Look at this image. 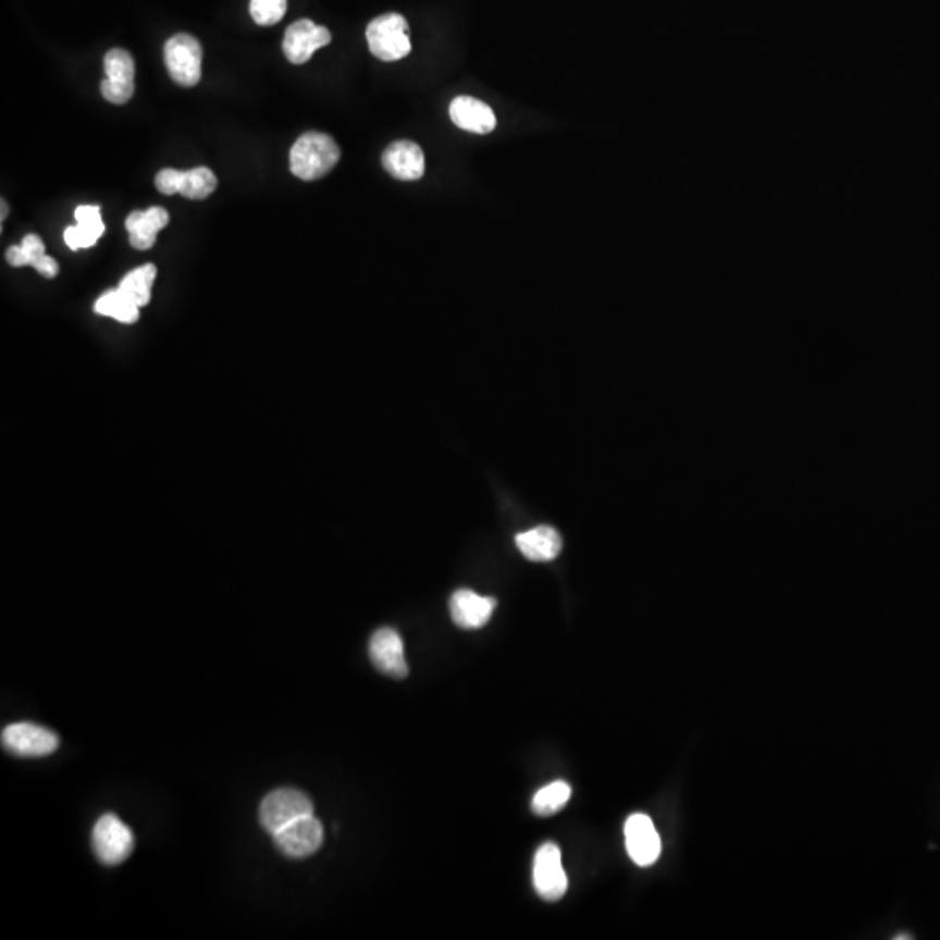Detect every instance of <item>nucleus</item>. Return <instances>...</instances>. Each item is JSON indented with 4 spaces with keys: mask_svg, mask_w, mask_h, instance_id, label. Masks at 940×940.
I'll return each instance as SVG.
<instances>
[{
    "mask_svg": "<svg viewBox=\"0 0 940 940\" xmlns=\"http://www.w3.org/2000/svg\"><path fill=\"white\" fill-rule=\"evenodd\" d=\"M571 788L562 780L548 783L545 788L540 789L531 801V809L539 817H551L557 814L562 806L570 801Z\"/></svg>",
    "mask_w": 940,
    "mask_h": 940,
    "instance_id": "nucleus-22",
    "label": "nucleus"
},
{
    "mask_svg": "<svg viewBox=\"0 0 940 940\" xmlns=\"http://www.w3.org/2000/svg\"><path fill=\"white\" fill-rule=\"evenodd\" d=\"M382 164L392 178L415 182L425 173V157L422 148L413 141H396L388 145L382 156Z\"/></svg>",
    "mask_w": 940,
    "mask_h": 940,
    "instance_id": "nucleus-13",
    "label": "nucleus"
},
{
    "mask_svg": "<svg viewBox=\"0 0 940 940\" xmlns=\"http://www.w3.org/2000/svg\"><path fill=\"white\" fill-rule=\"evenodd\" d=\"M77 225L66 226L65 243L72 251L92 248L104 234L100 206L84 205L75 209Z\"/></svg>",
    "mask_w": 940,
    "mask_h": 940,
    "instance_id": "nucleus-17",
    "label": "nucleus"
},
{
    "mask_svg": "<svg viewBox=\"0 0 940 940\" xmlns=\"http://www.w3.org/2000/svg\"><path fill=\"white\" fill-rule=\"evenodd\" d=\"M330 42L331 32L326 26L316 25L312 20H298L287 26L284 34V57L292 61L293 65H304L313 57V52Z\"/></svg>",
    "mask_w": 940,
    "mask_h": 940,
    "instance_id": "nucleus-9",
    "label": "nucleus"
},
{
    "mask_svg": "<svg viewBox=\"0 0 940 940\" xmlns=\"http://www.w3.org/2000/svg\"><path fill=\"white\" fill-rule=\"evenodd\" d=\"M449 118L453 124L460 129L469 131L474 135H487L496 127V118L493 110L483 101L475 100L472 96H458L449 104Z\"/></svg>",
    "mask_w": 940,
    "mask_h": 940,
    "instance_id": "nucleus-15",
    "label": "nucleus"
},
{
    "mask_svg": "<svg viewBox=\"0 0 940 940\" xmlns=\"http://www.w3.org/2000/svg\"><path fill=\"white\" fill-rule=\"evenodd\" d=\"M96 313L112 318L122 324H135L139 318V307L131 301L121 289H112L101 295L95 304Z\"/></svg>",
    "mask_w": 940,
    "mask_h": 940,
    "instance_id": "nucleus-20",
    "label": "nucleus"
},
{
    "mask_svg": "<svg viewBox=\"0 0 940 940\" xmlns=\"http://www.w3.org/2000/svg\"><path fill=\"white\" fill-rule=\"evenodd\" d=\"M338 161L339 148L335 139L318 131L301 135L289 152L292 173L304 182H313L326 176Z\"/></svg>",
    "mask_w": 940,
    "mask_h": 940,
    "instance_id": "nucleus-1",
    "label": "nucleus"
},
{
    "mask_svg": "<svg viewBox=\"0 0 940 940\" xmlns=\"http://www.w3.org/2000/svg\"><path fill=\"white\" fill-rule=\"evenodd\" d=\"M322 838H324L322 824L313 817V814L298 818L274 834L279 850L287 857L293 858L309 857L312 853L318 852L322 844Z\"/></svg>",
    "mask_w": 940,
    "mask_h": 940,
    "instance_id": "nucleus-11",
    "label": "nucleus"
},
{
    "mask_svg": "<svg viewBox=\"0 0 940 940\" xmlns=\"http://www.w3.org/2000/svg\"><path fill=\"white\" fill-rule=\"evenodd\" d=\"M287 11V0H251L249 13L260 26H272L283 20Z\"/></svg>",
    "mask_w": 940,
    "mask_h": 940,
    "instance_id": "nucleus-24",
    "label": "nucleus"
},
{
    "mask_svg": "<svg viewBox=\"0 0 940 940\" xmlns=\"http://www.w3.org/2000/svg\"><path fill=\"white\" fill-rule=\"evenodd\" d=\"M623 834L627 853L638 866H652L660 857V836L648 815L634 814L627 818Z\"/></svg>",
    "mask_w": 940,
    "mask_h": 940,
    "instance_id": "nucleus-10",
    "label": "nucleus"
},
{
    "mask_svg": "<svg viewBox=\"0 0 940 940\" xmlns=\"http://www.w3.org/2000/svg\"><path fill=\"white\" fill-rule=\"evenodd\" d=\"M156 275L157 269L152 263L138 267V269L131 270L129 274L122 279L119 289L141 309V307H147L150 304Z\"/></svg>",
    "mask_w": 940,
    "mask_h": 940,
    "instance_id": "nucleus-19",
    "label": "nucleus"
},
{
    "mask_svg": "<svg viewBox=\"0 0 940 940\" xmlns=\"http://www.w3.org/2000/svg\"><path fill=\"white\" fill-rule=\"evenodd\" d=\"M893 939H895V940H910V939H913V937L907 936V933H904V936H895V937H893Z\"/></svg>",
    "mask_w": 940,
    "mask_h": 940,
    "instance_id": "nucleus-27",
    "label": "nucleus"
},
{
    "mask_svg": "<svg viewBox=\"0 0 940 940\" xmlns=\"http://www.w3.org/2000/svg\"><path fill=\"white\" fill-rule=\"evenodd\" d=\"M370 657L374 667L391 676V678L403 679L408 676V664L405 658V644L400 640L399 632L391 627H382L371 635Z\"/></svg>",
    "mask_w": 940,
    "mask_h": 940,
    "instance_id": "nucleus-12",
    "label": "nucleus"
},
{
    "mask_svg": "<svg viewBox=\"0 0 940 940\" xmlns=\"http://www.w3.org/2000/svg\"><path fill=\"white\" fill-rule=\"evenodd\" d=\"M8 213H9L8 202H5L4 199H2V222H4L5 217H8Z\"/></svg>",
    "mask_w": 940,
    "mask_h": 940,
    "instance_id": "nucleus-26",
    "label": "nucleus"
},
{
    "mask_svg": "<svg viewBox=\"0 0 940 940\" xmlns=\"http://www.w3.org/2000/svg\"><path fill=\"white\" fill-rule=\"evenodd\" d=\"M312 814L313 803L305 792L277 789L261 801L260 822L269 834L274 836L298 818Z\"/></svg>",
    "mask_w": 940,
    "mask_h": 940,
    "instance_id": "nucleus-3",
    "label": "nucleus"
},
{
    "mask_svg": "<svg viewBox=\"0 0 940 940\" xmlns=\"http://www.w3.org/2000/svg\"><path fill=\"white\" fill-rule=\"evenodd\" d=\"M496 608L493 597L479 596L474 591L460 589L449 599L453 622L461 629H479L486 626Z\"/></svg>",
    "mask_w": 940,
    "mask_h": 940,
    "instance_id": "nucleus-14",
    "label": "nucleus"
},
{
    "mask_svg": "<svg viewBox=\"0 0 940 940\" xmlns=\"http://www.w3.org/2000/svg\"><path fill=\"white\" fill-rule=\"evenodd\" d=\"M366 40L373 57L382 61L403 60L411 51L408 23L397 13L374 17L366 28Z\"/></svg>",
    "mask_w": 940,
    "mask_h": 940,
    "instance_id": "nucleus-2",
    "label": "nucleus"
},
{
    "mask_svg": "<svg viewBox=\"0 0 940 940\" xmlns=\"http://www.w3.org/2000/svg\"><path fill=\"white\" fill-rule=\"evenodd\" d=\"M2 745L16 756L39 757L54 753L60 739L54 731L34 722H14L2 730Z\"/></svg>",
    "mask_w": 940,
    "mask_h": 940,
    "instance_id": "nucleus-6",
    "label": "nucleus"
},
{
    "mask_svg": "<svg viewBox=\"0 0 940 940\" xmlns=\"http://www.w3.org/2000/svg\"><path fill=\"white\" fill-rule=\"evenodd\" d=\"M218 187L217 174L208 168L182 171L178 194L190 200L208 199Z\"/></svg>",
    "mask_w": 940,
    "mask_h": 940,
    "instance_id": "nucleus-21",
    "label": "nucleus"
},
{
    "mask_svg": "<svg viewBox=\"0 0 940 940\" xmlns=\"http://www.w3.org/2000/svg\"><path fill=\"white\" fill-rule=\"evenodd\" d=\"M46 257L42 239L39 235L28 234L20 246H11L5 252L11 267H35Z\"/></svg>",
    "mask_w": 940,
    "mask_h": 940,
    "instance_id": "nucleus-23",
    "label": "nucleus"
},
{
    "mask_svg": "<svg viewBox=\"0 0 940 940\" xmlns=\"http://www.w3.org/2000/svg\"><path fill=\"white\" fill-rule=\"evenodd\" d=\"M180 178H182V171H159L156 176L157 190L164 194V196H174V194H178Z\"/></svg>",
    "mask_w": 940,
    "mask_h": 940,
    "instance_id": "nucleus-25",
    "label": "nucleus"
},
{
    "mask_svg": "<svg viewBox=\"0 0 940 940\" xmlns=\"http://www.w3.org/2000/svg\"><path fill=\"white\" fill-rule=\"evenodd\" d=\"M92 849L104 866H118L135 849V834L115 815L100 817L92 829Z\"/></svg>",
    "mask_w": 940,
    "mask_h": 940,
    "instance_id": "nucleus-5",
    "label": "nucleus"
},
{
    "mask_svg": "<svg viewBox=\"0 0 940 940\" xmlns=\"http://www.w3.org/2000/svg\"><path fill=\"white\" fill-rule=\"evenodd\" d=\"M533 885L544 901L556 902L565 896L568 878L562 867L561 850L557 844L545 843L536 850Z\"/></svg>",
    "mask_w": 940,
    "mask_h": 940,
    "instance_id": "nucleus-7",
    "label": "nucleus"
},
{
    "mask_svg": "<svg viewBox=\"0 0 940 940\" xmlns=\"http://www.w3.org/2000/svg\"><path fill=\"white\" fill-rule=\"evenodd\" d=\"M165 69L174 83L183 87L199 84L202 75V46L196 37L176 34L164 46Z\"/></svg>",
    "mask_w": 940,
    "mask_h": 940,
    "instance_id": "nucleus-4",
    "label": "nucleus"
},
{
    "mask_svg": "<svg viewBox=\"0 0 940 940\" xmlns=\"http://www.w3.org/2000/svg\"><path fill=\"white\" fill-rule=\"evenodd\" d=\"M516 545L530 561L547 562L561 553L562 539L553 527H536L519 533Z\"/></svg>",
    "mask_w": 940,
    "mask_h": 940,
    "instance_id": "nucleus-18",
    "label": "nucleus"
},
{
    "mask_svg": "<svg viewBox=\"0 0 940 940\" xmlns=\"http://www.w3.org/2000/svg\"><path fill=\"white\" fill-rule=\"evenodd\" d=\"M170 223V214L164 208L147 209V211H133L126 220V231L129 234V243L139 251H147L156 244L159 232Z\"/></svg>",
    "mask_w": 940,
    "mask_h": 940,
    "instance_id": "nucleus-16",
    "label": "nucleus"
},
{
    "mask_svg": "<svg viewBox=\"0 0 940 940\" xmlns=\"http://www.w3.org/2000/svg\"><path fill=\"white\" fill-rule=\"evenodd\" d=\"M104 78L101 96L113 104H124L135 95V60L126 49H110L103 60Z\"/></svg>",
    "mask_w": 940,
    "mask_h": 940,
    "instance_id": "nucleus-8",
    "label": "nucleus"
}]
</instances>
